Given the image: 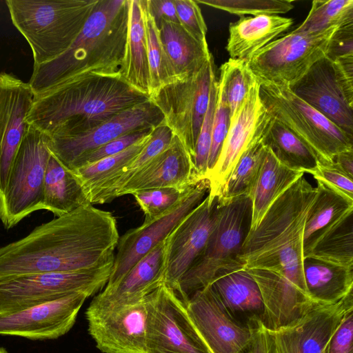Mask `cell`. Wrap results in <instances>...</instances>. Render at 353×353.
<instances>
[{"instance_id":"cell-1","label":"cell","mask_w":353,"mask_h":353,"mask_svg":"<svg viewBox=\"0 0 353 353\" xmlns=\"http://www.w3.org/2000/svg\"><path fill=\"white\" fill-rule=\"evenodd\" d=\"M119 236L110 212L83 205L0 248V281L29 274L104 265L114 261Z\"/></svg>"},{"instance_id":"cell-2","label":"cell","mask_w":353,"mask_h":353,"mask_svg":"<svg viewBox=\"0 0 353 353\" xmlns=\"http://www.w3.org/2000/svg\"><path fill=\"white\" fill-rule=\"evenodd\" d=\"M149 100L120 73L89 74L34 94L26 121L46 136L77 134Z\"/></svg>"},{"instance_id":"cell-3","label":"cell","mask_w":353,"mask_h":353,"mask_svg":"<svg viewBox=\"0 0 353 353\" xmlns=\"http://www.w3.org/2000/svg\"><path fill=\"white\" fill-rule=\"evenodd\" d=\"M130 0H98L81 31L60 56L33 65L28 82L34 94L69 79L119 73L125 54Z\"/></svg>"},{"instance_id":"cell-4","label":"cell","mask_w":353,"mask_h":353,"mask_svg":"<svg viewBox=\"0 0 353 353\" xmlns=\"http://www.w3.org/2000/svg\"><path fill=\"white\" fill-rule=\"evenodd\" d=\"M316 193L303 175L273 202L245 240L239 256L244 268L279 272L307 290L303 236Z\"/></svg>"},{"instance_id":"cell-5","label":"cell","mask_w":353,"mask_h":353,"mask_svg":"<svg viewBox=\"0 0 353 353\" xmlns=\"http://www.w3.org/2000/svg\"><path fill=\"white\" fill-rule=\"evenodd\" d=\"M98 0H6L11 20L32 52L34 65L63 54Z\"/></svg>"},{"instance_id":"cell-6","label":"cell","mask_w":353,"mask_h":353,"mask_svg":"<svg viewBox=\"0 0 353 353\" xmlns=\"http://www.w3.org/2000/svg\"><path fill=\"white\" fill-rule=\"evenodd\" d=\"M249 195L221 198L217 218L201 256L180 281L176 292L185 303L225 272L243 268L239 256L251 227Z\"/></svg>"},{"instance_id":"cell-7","label":"cell","mask_w":353,"mask_h":353,"mask_svg":"<svg viewBox=\"0 0 353 353\" xmlns=\"http://www.w3.org/2000/svg\"><path fill=\"white\" fill-rule=\"evenodd\" d=\"M259 96L267 111L295 133L316 154L320 163L353 149V137L305 103L289 87L260 83Z\"/></svg>"},{"instance_id":"cell-8","label":"cell","mask_w":353,"mask_h":353,"mask_svg":"<svg viewBox=\"0 0 353 353\" xmlns=\"http://www.w3.org/2000/svg\"><path fill=\"white\" fill-rule=\"evenodd\" d=\"M50 155L46 135L29 125L0 194V220L6 229L42 210L44 178Z\"/></svg>"},{"instance_id":"cell-9","label":"cell","mask_w":353,"mask_h":353,"mask_svg":"<svg viewBox=\"0 0 353 353\" xmlns=\"http://www.w3.org/2000/svg\"><path fill=\"white\" fill-rule=\"evenodd\" d=\"M113 263L88 270L29 274L0 281V314L11 313L63 296H89L108 283Z\"/></svg>"},{"instance_id":"cell-10","label":"cell","mask_w":353,"mask_h":353,"mask_svg":"<svg viewBox=\"0 0 353 353\" xmlns=\"http://www.w3.org/2000/svg\"><path fill=\"white\" fill-rule=\"evenodd\" d=\"M338 28L319 32L292 30L255 52L248 65L259 82L290 87L325 56Z\"/></svg>"},{"instance_id":"cell-11","label":"cell","mask_w":353,"mask_h":353,"mask_svg":"<svg viewBox=\"0 0 353 353\" xmlns=\"http://www.w3.org/2000/svg\"><path fill=\"white\" fill-rule=\"evenodd\" d=\"M216 72L212 55L196 74L163 86L150 97L163 113L164 122L179 139L193 161L208 107L212 79Z\"/></svg>"},{"instance_id":"cell-12","label":"cell","mask_w":353,"mask_h":353,"mask_svg":"<svg viewBox=\"0 0 353 353\" xmlns=\"http://www.w3.org/2000/svg\"><path fill=\"white\" fill-rule=\"evenodd\" d=\"M297 97L353 137V70L325 56L289 87Z\"/></svg>"},{"instance_id":"cell-13","label":"cell","mask_w":353,"mask_h":353,"mask_svg":"<svg viewBox=\"0 0 353 353\" xmlns=\"http://www.w3.org/2000/svg\"><path fill=\"white\" fill-rule=\"evenodd\" d=\"M209 191L208 179L199 181L188 188L179 202L167 212L119 236L105 288L117 284L141 259L163 242L181 221L203 201Z\"/></svg>"},{"instance_id":"cell-14","label":"cell","mask_w":353,"mask_h":353,"mask_svg":"<svg viewBox=\"0 0 353 353\" xmlns=\"http://www.w3.org/2000/svg\"><path fill=\"white\" fill-rule=\"evenodd\" d=\"M147 353H211L191 321L185 303L161 285L153 292L149 311Z\"/></svg>"},{"instance_id":"cell-15","label":"cell","mask_w":353,"mask_h":353,"mask_svg":"<svg viewBox=\"0 0 353 353\" xmlns=\"http://www.w3.org/2000/svg\"><path fill=\"white\" fill-rule=\"evenodd\" d=\"M164 121L160 109L150 99L123 110L97 127L77 134L46 136L50 153L72 171L83 155L128 132L155 128Z\"/></svg>"},{"instance_id":"cell-16","label":"cell","mask_w":353,"mask_h":353,"mask_svg":"<svg viewBox=\"0 0 353 353\" xmlns=\"http://www.w3.org/2000/svg\"><path fill=\"white\" fill-rule=\"evenodd\" d=\"M153 292L128 304L87 308L88 330L103 353H147L146 333Z\"/></svg>"},{"instance_id":"cell-17","label":"cell","mask_w":353,"mask_h":353,"mask_svg":"<svg viewBox=\"0 0 353 353\" xmlns=\"http://www.w3.org/2000/svg\"><path fill=\"white\" fill-rule=\"evenodd\" d=\"M220 200V196L208 194L164 240L163 284L174 292L206 246L217 218Z\"/></svg>"},{"instance_id":"cell-18","label":"cell","mask_w":353,"mask_h":353,"mask_svg":"<svg viewBox=\"0 0 353 353\" xmlns=\"http://www.w3.org/2000/svg\"><path fill=\"white\" fill-rule=\"evenodd\" d=\"M259 87L256 79L231 119L217 161L207 175L210 182L208 194L212 196H221L241 157L254 141L263 136L273 119L261 101Z\"/></svg>"},{"instance_id":"cell-19","label":"cell","mask_w":353,"mask_h":353,"mask_svg":"<svg viewBox=\"0 0 353 353\" xmlns=\"http://www.w3.org/2000/svg\"><path fill=\"white\" fill-rule=\"evenodd\" d=\"M353 292L339 301L314 305L292 327L272 332L265 328V340L274 353H325L332 335L347 310L353 307Z\"/></svg>"},{"instance_id":"cell-20","label":"cell","mask_w":353,"mask_h":353,"mask_svg":"<svg viewBox=\"0 0 353 353\" xmlns=\"http://www.w3.org/2000/svg\"><path fill=\"white\" fill-rule=\"evenodd\" d=\"M89 296L77 292L11 313L0 314V334L31 340L57 339L74 325Z\"/></svg>"},{"instance_id":"cell-21","label":"cell","mask_w":353,"mask_h":353,"mask_svg":"<svg viewBox=\"0 0 353 353\" xmlns=\"http://www.w3.org/2000/svg\"><path fill=\"white\" fill-rule=\"evenodd\" d=\"M34 94L28 83L12 74L0 72V194L28 128L26 117Z\"/></svg>"},{"instance_id":"cell-22","label":"cell","mask_w":353,"mask_h":353,"mask_svg":"<svg viewBox=\"0 0 353 353\" xmlns=\"http://www.w3.org/2000/svg\"><path fill=\"white\" fill-rule=\"evenodd\" d=\"M188 316L211 353H237L249 341L251 327L235 321L208 285L185 303Z\"/></svg>"},{"instance_id":"cell-23","label":"cell","mask_w":353,"mask_h":353,"mask_svg":"<svg viewBox=\"0 0 353 353\" xmlns=\"http://www.w3.org/2000/svg\"><path fill=\"white\" fill-rule=\"evenodd\" d=\"M246 270L259 288L266 330L277 332L292 327L316 305L306 290L282 273L268 269Z\"/></svg>"},{"instance_id":"cell-24","label":"cell","mask_w":353,"mask_h":353,"mask_svg":"<svg viewBox=\"0 0 353 353\" xmlns=\"http://www.w3.org/2000/svg\"><path fill=\"white\" fill-rule=\"evenodd\" d=\"M200 180L196 175L193 159L174 135L170 145L164 151L115 192L114 199L154 188H171L185 191Z\"/></svg>"},{"instance_id":"cell-25","label":"cell","mask_w":353,"mask_h":353,"mask_svg":"<svg viewBox=\"0 0 353 353\" xmlns=\"http://www.w3.org/2000/svg\"><path fill=\"white\" fill-rule=\"evenodd\" d=\"M164 241L141 259L113 287L95 296L88 308L99 310L138 301L163 285Z\"/></svg>"},{"instance_id":"cell-26","label":"cell","mask_w":353,"mask_h":353,"mask_svg":"<svg viewBox=\"0 0 353 353\" xmlns=\"http://www.w3.org/2000/svg\"><path fill=\"white\" fill-rule=\"evenodd\" d=\"M209 286L238 323L248 327L257 321L263 324L265 308L261 294L256 281L245 268L223 272Z\"/></svg>"},{"instance_id":"cell-27","label":"cell","mask_w":353,"mask_h":353,"mask_svg":"<svg viewBox=\"0 0 353 353\" xmlns=\"http://www.w3.org/2000/svg\"><path fill=\"white\" fill-rule=\"evenodd\" d=\"M292 23V19L279 15L240 17L229 25L226 50L231 59L248 61Z\"/></svg>"},{"instance_id":"cell-28","label":"cell","mask_w":353,"mask_h":353,"mask_svg":"<svg viewBox=\"0 0 353 353\" xmlns=\"http://www.w3.org/2000/svg\"><path fill=\"white\" fill-rule=\"evenodd\" d=\"M119 73L129 85L150 97V76L142 0H130L127 41Z\"/></svg>"},{"instance_id":"cell-29","label":"cell","mask_w":353,"mask_h":353,"mask_svg":"<svg viewBox=\"0 0 353 353\" xmlns=\"http://www.w3.org/2000/svg\"><path fill=\"white\" fill-rule=\"evenodd\" d=\"M159 34L176 81L196 74L212 56L208 43L198 41L179 23L164 21Z\"/></svg>"},{"instance_id":"cell-30","label":"cell","mask_w":353,"mask_h":353,"mask_svg":"<svg viewBox=\"0 0 353 353\" xmlns=\"http://www.w3.org/2000/svg\"><path fill=\"white\" fill-rule=\"evenodd\" d=\"M303 270L308 296L316 304L335 303L353 290V267L306 256Z\"/></svg>"},{"instance_id":"cell-31","label":"cell","mask_w":353,"mask_h":353,"mask_svg":"<svg viewBox=\"0 0 353 353\" xmlns=\"http://www.w3.org/2000/svg\"><path fill=\"white\" fill-rule=\"evenodd\" d=\"M88 203V196L78 176L51 154L44 178L42 210L58 217Z\"/></svg>"},{"instance_id":"cell-32","label":"cell","mask_w":353,"mask_h":353,"mask_svg":"<svg viewBox=\"0 0 353 353\" xmlns=\"http://www.w3.org/2000/svg\"><path fill=\"white\" fill-rule=\"evenodd\" d=\"M304 174L283 165L267 148L259 176L249 195L252 201L250 230L258 225L273 202Z\"/></svg>"},{"instance_id":"cell-33","label":"cell","mask_w":353,"mask_h":353,"mask_svg":"<svg viewBox=\"0 0 353 353\" xmlns=\"http://www.w3.org/2000/svg\"><path fill=\"white\" fill-rule=\"evenodd\" d=\"M316 196L309 209L304 225V256L328 229L353 210V199L322 181H316Z\"/></svg>"},{"instance_id":"cell-34","label":"cell","mask_w":353,"mask_h":353,"mask_svg":"<svg viewBox=\"0 0 353 353\" xmlns=\"http://www.w3.org/2000/svg\"><path fill=\"white\" fill-rule=\"evenodd\" d=\"M262 141L281 163L291 169L310 174L318 167L319 161L314 152L274 117Z\"/></svg>"},{"instance_id":"cell-35","label":"cell","mask_w":353,"mask_h":353,"mask_svg":"<svg viewBox=\"0 0 353 353\" xmlns=\"http://www.w3.org/2000/svg\"><path fill=\"white\" fill-rule=\"evenodd\" d=\"M174 137L170 128L163 121L156 126L141 152L90 201L92 205L103 204L114 200V194L136 173L164 151Z\"/></svg>"},{"instance_id":"cell-36","label":"cell","mask_w":353,"mask_h":353,"mask_svg":"<svg viewBox=\"0 0 353 353\" xmlns=\"http://www.w3.org/2000/svg\"><path fill=\"white\" fill-rule=\"evenodd\" d=\"M306 256L353 267V210L328 229L304 257Z\"/></svg>"},{"instance_id":"cell-37","label":"cell","mask_w":353,"mask_h":353,"mask_svg":"<svg viewBox=\"0 0 353 353\" xmlns=\"http://www.w3.org/2000/svg\"><path fill=\"white\" fill-rule=\"evenodd\" d=\"M150 135L117 154L81 167L74 172L81 180L90 203L91 199L141 152Z\"/></svg>"},{"instance_id":"cell-38","label":"cell","mask_w":353,"mask_h":353,"mask_svg":"<svg viewBox=\"0 0 353 353\" xmlns=\"http://www.w3.org/2000/svg\"><path fill=\"white\" fill-rule=\"evenodd\" d=\"M263 137L254 141L241 157L220 198L232 199L242 195H250L267 151V148L262 141Z\"/></svg>"},{"instance_id":"cell-39","label":"cell","mask_w":353,"mask_h":353,"mask_svg":"<svg viewBox=\"0 0 353 353\" xmlns=\"http://www.w3.org/2000/svg\"><path fill=\"white\" fill-rule=\"evenodd\" d=\"M353 23V0H314L303 22L294 31L319 32Z\"/></svg>"},{"instance_id":"cell-40","label":"cell","mask_w":353,"mask_h":353,"mask_svg":"<svg viewBox=\"0 0 353 353\" xmlns=\"http://www.w3.org/2000/svg\"><path fill=\"white\" fill-rule=\"evenodd\" d=\"M256 81L246 60L230 58L222 64L219 87L229 106L231 119Z\"/></svg>"},{"instance_id":"cell-41","label":"cell","mask_w":353,"mask_h":353,"mask_svg":"<svg viewBox=\"0 0 353 353\" xmlns=\"http://www.w3.org/2000/svg\"><path fill=\"white\" fill-rule=\"evenodd\" d=\"M144 9L148 59L150 76V97L163 86L176 81L159 38V29L154 19Z\"/></svg>"},{"instance_id":"cell-42","label":"cell","mask_w":353,"mask_h":353,"mask_svg":"<svg viewBox=\"0 0 353 353\" xmlns=\"http://www.w3.org/2000/svg\"><path fill=\"white\" fill-rule=\"evenodd\" d=\"M195 1L239 17L245 14L277 15L287 13L294 8L293 2L288 0H196Z\"/></svg>"},{"instance_id":"cell-43","label":"cell","mask_w":353,"mask_h":353,"mask_svg":"<svg viewBox=\"0 0 353 353\" xmlns=\"http://www.w3.org/2000/svg\"><path fill=\"white\" fill-rule=\"evenodd\" d=\"M218 92L219 78L216 72L212 79L208 107L195 147L194 163L196 175L200 179L207 178L212 123Z\"/></svg>"},{"instance_id":"cell-44","label":"cell","mask_w":353,"mask_h":353,"mask_svg":"<svg viewBox=\"0 0 353 353\" xmlns=\"http://www.w3.org/2000/svg\"><path fill=\"white\" fill-rule=\"evenodd\" d=\"M185 192L175 188H161L138 191L132 195L144 214L143 222L147 223L170 210L179 202Z\"/></svg>"},{"instance_id":"cell-45","label":"cell","mask_w":353,"mask_h":353,"mask_svg":"<svg viewBox=\"0 0 353 353\" xmlns=\"http://www.w3.org/2000/svg\"><path fill=\"white\" fill-rule=\"evenodd\" d=\"M154 128H148L128 132L92 150L78 160L73 172L81 167L117 154L126 150L144 137L148 136Z\"/></svg>"},{"instance_id":"cell-46","label":"cell","mask_w":353,"mask_h":353,"mask_svg":"<svg viewBox=\"0 0 353 353\" xmlns=\"http://www.w3.org/2000/svg\"><path fill=\"white\" fill-rule=\"evenodd\" d=\"M231 123L229 106L219 87L214 114L211 145L208 163V174L213 168L220 154ZM208 175V174H207Z\"/></svg>"},{"instance_id":"cell-47","label":"cell","mask_w":353,"mask_h":353,"mask_svg":"<svg viewBox=\"0 0 353 353\" xmlns=\"http://www.w3.org/2000/svg\"><path fill=\"white\" fill-rule=\"evenodd\" d=\"M179 24L198 41L207 43V26L198 3L193 0H174Z\"/></svg>"},{"instance_id":"cell-48","label":"cell","mask_w":353,"mask_h":353,"mask_svg":"<svg viewBox=\"0 0 353 353\" xmlns=\"http://www.w3.org/2000/svg\"><path fill=\"white\" fill-rule=\"evenodd\" d=\"M310 174L316 181H322L349 199H353V178L341 170L334 161L319 162L316 170Z\"/></svg>"},{"instance_id":"cell-49","label":"cell","mask_w":353,"mask_h":353,"mask_svg":"<svg viewBox=\"0 0 353 353\" xmlns=\"http://www.w3.org/2000/svg\"><path fill=\"white\" fill-rule=\"evenodd\" d=\"M353 307L344 314L330 339L325 353H353Z\"/></svg>"},{"instance_id":"cell-50","label":"cell","mask_w":353,"mask_h":353,"mask_svg":"<svg viewBox=\"0 0 353 353\" xmlns=\"http://www.w3.org/2000/svg\"><path fill=\"white\" fill-rule=\"evenodd\" d=\"M325 57L331 61L353 57V23L336 30L330 40Z\"/></svg>"},{"instance_id":"cell-51","label":"cell","mask_w":353,"mask_h":353,"mask_svg":"<svg viewBox=\"0 0 353 353\" xmlns=\"http://www.w3.org/2000/svg\"><path fill=\"white\" fill-rule=\"evenodd\" d=\"M143 3L158 29L164 21L179 23L174 0H143Z\"/></svg>"},{"instance_id":"cell-52","label":"cell","mask_w":353,"mask_h":353,"mask_svg":"<svg viewBox=\"0 0 353 353\" xmlns=\"http://www.w3.org/2000/svg\"><path fill=\"white\" fill-rule=\"evenodd\" d=\"M251 337L248 343L237 353H265V327L261 322L250 325Z\"/></svg>"},{"instance_id":"cell-53","label":"cell","mask_w":353,"mask_h":353,"mask_svg":"<svg viewBox=\"0 0 353 353\" xmlns=\"http://www.w3.org/2000/svg\"><path fill=\"white\" fill-rule=\"evenodd\" d=\"M334 162L341 170L353 178V149L337 154L334 159Z\"/></svg>"},{"instance_id":"cell-54","label":"cell","mask_w":353,"mask_h":353,"mask_svg":"<svg viewBox=\"0 0 353 353\" xmlns=\"http://www.w3.org/2000/svg\"><path fill=\"white\" fill-rule=\"evenodd\" d=\"M0 353H8V352L2 347H0Z\"/></svg>"}]
</instances>
